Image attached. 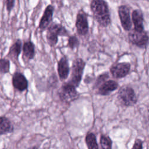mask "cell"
Returning <instances> with one entry per match:
<instances>
[{
	"label": "cell",
	"instance_id": "obj_1",
	"mask_svg": "<svg viewBox=\"0 0 149 149\" xmlns=\"http://www.w3.org/2000/svg\"><path fill=\"white\" fill-rule=\"evenodd\" d=\"M90 9L94 19L103 27H108L111 22L108 3L104 0H92Z\"/></svg>",
	"mask_w": 149,
	"mask_h": 149
},
{
	"label": "cell",
	"instance_id": "obj_2",
	"mask_svg": "<svg viewBox=\"0 0 149 149\" xmlns=\"http://www.w3.org/2000/svg\"><path fill=\"white\" fill-rule=\"evenodd\" d=\"M68 35V31L62 24L54 22L47 28L46 40L48 44L53 47L56 45L59 36H67Z\"/></svg>",
	"mask_w": 149,
	"mask_h": 149
},
{
	"label": "cell",
	"instance_id": "obj_3",
	"mask_svg": "<svg viewBox=\"0 0 149 149\" xmlns=\"http://www.w3.org/2000/svg\"><path fill=\"white\" fill-rule=\"evenodd\" d=\"M118 100L122 105L130 107L136 104L137 97L134 90L131 87L125 86L119 90Z\"/></svg>",
	"mask_w": 149,
	"mask_h": 149
},
{
	"label": "cell",
	"instance_id": "obj_4",
	"mask_svg": "<svg viewBox=\"0 0 149 149\" xmlns=\"http://www.w3.org/2000/svg\"><path fill=\"white\" fill-rule=\"evenodd\" d=\"M76 88L69 81L64 83L58 91L61 100L66 103H70L77 100L79 97V94Z\"/></svg>",
	"mask_w": 149,
	"mask_h": 149
},
{
	"label": "cell",
	"instance_id": "obj_5",
	"mask_svg": "<svg viewBox=\"0 0 149 149\" xmlns=\"http://www.w3.org/2000/svg\"><path fill=\"white\" fill-rule=\"evenodd\" d=\"M86 63L81 58L75 59L72 63L71 78L69 81L75 87H77L82 79Z\"/></svg>",
	"mask_w": 149,
	"mask_h": 149
},
{
	"label": "cell",
	"instance_id": "obj_6",
	"mask_svg": "<svg viewBox=\"0 0 149 149\" xmlns=\"http://www.w3.org/2000/svg\"><path fill=\"white\" fill-rule=\"evenodd\" d=\"M128 39L130 43L141 48H146L148 45V36L145 30L139 32L131 29L128 34Z\"/></svg>",
	"mask_w": 149,
	"mask_h": 149
},
{
	"label": "cell",
	"instance_id": "obj_7",
	"mask_svg": "<svg viewBox=\"0 0 149 149\" xmlns=\"http://www.w3.org/2000/svg\"><path fill=\"white\" fill-rule=\"evenodd\" d=\"M87 14L82 9L78 11L76 16L75 26L79 36H84L88 33V22Z\"/></svg>",
	"mask_w": 149,
	"mask_h": 149
},
{
	"label": "cell",
	"instance_id": "obj_8",
	"mask_svg": "<svg viewBox=\"0 0 149 149\" xmlns=\"http://www.w3.org/2000/svg\"><path fill=\"white\" fill-rule=\"evenodd\" d=\"M118 15L123 30L129 31L132 29V26L129 8L125 5L119 6L118 8Z\"/></svg>",
	"mask_w": 149,
	"mask_h": 149
},
{
	"label": "cell",
	"instance_id": "obj_9",
	"mask_svg": "<svg viewBox=\"0 0 149 149\" xmlns=\"http://www.w3.org/2000/svg\"><path fill=\"white\" fill-rule=\"evenodd\" d=\"M130 66V64L128 62L118 63L111 67L110 72L115 78H123L129 73Z\"/></svg>",
	"mask_w": 149,
	"mask_h": 149
},
{
	"label": "cell",
	"instance_id": "obj_10",
	"mask_svg": "<svg viewBox=\"0 0 149 149\" xmlns=\"http://www.w3.org/2000/svg\"><path fill=\"white\" fill-rule=\"evenodd\" d=\"M54 10V7L52 5H48L45 8L38 25V28L40 31L45 30L52 22Z\"/></svg>",
	"mask_w": 149,
	"mask_h": 149
},
{
	"label": "cell",
	"instance_id": "obj_11",
	"mask_svg": "<svg viewBox=\"0 0 149 149\" xmlns=\"http://www.w3.org/2000/svg\"><path fill=\"white\" fill-rule=\"evenodd\" d=\"M131 20L134 25V30L139 32L144 30V15L141 10L135 9L132 12Z\"/></svg>",
	"mask_w": 149,
	"mask_h": 149
},
{
	"label": "cell",
	"instance_id": "obj_12",
	"mask_svg": "<svg viewBox=\"0 0 149 149\" xmlns=\"http://www.w3.org/2000/svg\"><path fill=\"white\" fill-rule=\"evenodd\" d=\"M118 87V83L115 80H106L98 86L97 93L101 95H107L116 90Z\"/></svg>",
	"mask_w": 149,
	"mask_h": 149
},
{
	"label": "cell",
	"instance_id": "obj_13",
	"mask_svg": "<svg viewBox=\"0 0 149 149\" xmlns=\"http://www.w3.org/2000/svg\"><path fill=\"white\" fill-rule=\"evenodd\" d=\"M69 65L67 57L62 56L58 62V73L61 80L66 79L69 74Z\"/></svg>",
	"mask_w": 149,
	"mask_h": 149
},
{
	"label": "cell",
	"instance_id": "obj_14",
	"mask_svg": "<svg viewBox=\"0 0 149 149\" xmlns=\"http://www.w3.org/2000/svg\"><path fill=\"white\" fill-rule=\"evenodd\" d=\"M12 84L17 90L23 91L27 89L28 81L25 76L20 72H16L12 77Z\"/></svg>",
	"mask_w": 149,
	"mask_h": 149
},
{
	"label": "cell",
	"instance_id": "obj_15",
	"mask_svg": "<svg viewBox=\"0 0 149 149\" xmlns=\"http://www.w3.org/2000/svg\"><path fill=\"white\" fill-rule=\"evenodd\" d=\"M23 56L29 61L33 59L35 55V45L31 41L25 42L22 47Z\"/></svg>",
	"mask_w": 149,
	"mask_h": 149
},
{
	"label": "cell",
	"instance_id": "obj_16",
	"mask_svg": "<svg viewBox=\"0 0 149 149\" xmlns=\"http://www.w3.org/2000/svg\"><path fill=\"white\" fill-rule=\"evenodd\" d=\"M22 47V42L20 39H17L16 41L10 47L8 56L10 58L17 61L19 56L21 52Z\"/></svg>",
	"mask_w": 149,
	"mask_h": 149
},
{
	"label": "cell",
	"instance_id": "obj_17",
	"mask_svg": "<svg viewBox=\"0 0 149 149\" xmlns=\"http://www.w3.org/2000/svg\"><path fill=\"white\" fill-rule=\"evenodd\" d=\"M13 130V127L10 121L6 117H0V135L11 133Z\"/></svg>",
	"mask_w": 149,
	"mask_h": 149
},
{
	"label": "cell",
	"instance_id": "obj_18",
	"mask_svg": "<svg viewBox=\"0 0 149 149\" xmlns=\"http://www.w3.org/2000/svg\"><path fill=\"white\" fill-rule=\"evenodd\" d=\"M86 143L88 149H98V144L95 134L89 132L86 136Z\"/></svg>",
	"mask_w": 149,
	"mask_h": 149
},
{
	"label": "cell",
	"instance_id": "obj_19",
	"mask_svg": "<svg viewBox=\"0 0 149 149\" xmlns=\"http://www.w3.org/2000/svg\"><path fill=\"white\" fill-rule=\"evenodd\" d=\"M112 141L110 137L106 134H101L100 137V145L101 149H112Z\"/></svg>",
	"mask_w": 149,
	"mask_h": 149
},
{
	"label": "cell",
	"instance_id": "obj_20",
	"mask_svg": "<svg viewBox=\"0 0 149 149\" xmlns=\"http://www.w3.org/2000/svg\"><path fill=\"white\" fill-rule=\"evenodd\" d=\"M79 40L77 37L73 35L69 37L68 40L67 47L70 48L71 49H74L76 48H77L79 45Z\"/></svg>",
	"mask_w": 149,
	"mask_h": 149
},
{
	"label": "cell",
	"instance_id": "obj_21",
	"mask_svg": "<svg viewBox=\"0 0 149 149\" xmlns=\"http://www.w3.org/2000/svg\"><path fill=\"white\" fill-rule=\"evenodd\" d=\"M10 62L7 59H0V72L2 73H6L9 71Z\"/></svg>",
	"mask_w": 149,
	"mask_h": 149
},
{
	"label": "cell",
	"instance_id": "obj_22",
	"mask_svg": "<svg viewBox=\"0 0 149 149\" xmlns=\"http://www.w3.org/2000/svg\"><path fill=\"white\" fill-rule=\"evenodd\" d=\"M109 77V75L108 73H104L103 74H100L97 79L95 86L98 87L100 84H101L104 81H106L107 79Z\"/></svg>",
	"mask_w": 149,
	"mask_h": 149
},
{
	"label": "cell",
	"instance_id": "obj_23",
	"mask_svg": "<svg viewBox=\"0 0 149 149\" xmlns=\"http://www.w3.org/2000/svg\"><path fill=\"white\" fill-rule=\"evenodd\" d=\"M132 149H143V141L140 139H137L133 145Z\"/></svg>",
	"mask_w": 149,
	"mask_h": 149
},
{
	"label": "cell",
	"instance_id": "obj_24",
	"mask_svg": "<svg viewBox=\"0 0 149 149\" xmlns=\"http://www.w3.org/2000/svg\"><path fill=\"white\" fill-rule=\"evenodd\" d=\"M6 9L8 13H10L15 5V0H6Z\"/></svg>",
	"mask_w": 149,
	"mask_h": 149
},
{
	"label": "cell",
	"instance_id": "obj_25",
	"mask_svg": "<svg viewBox=\"0 0 149 149\" xmlns=\"http://www.w3.org/2000/svg\"><path fill=\"white\" fill-rule=\"evenodd\" d=\"M30 149H37V148L36 147H32V148H31Z\"/></svg>",
	"mask_w": 149,
	"mask_h": 149
}]
</instances>
